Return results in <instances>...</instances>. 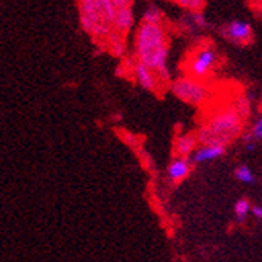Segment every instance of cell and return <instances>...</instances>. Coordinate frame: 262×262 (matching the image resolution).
I'll use <instances>...</instances> for the list:
<instances>
[{
    "label": "cell",
    "instance_id": "cell-7",
    "mask_svg": "<svg viewBox=\"0 0 262 262\" xmlns=\"http://www.w3.org/2000/svg\"><path fill=\"white\" fill-rule=\"evenodd\" d=\"M225 36L234 44H248L253 39V29L248 22L235 19L226 26Z\"/></svg>",
    "mask_w": 262,
    "mask_h": 262
},
{
    "label": "cell",
    "instance_id": "cell-13",
    "mask_svg": "<svg viewBox=\"0 0 262 262\" xmlns=\"http://www.w3.org/2000/svg\"><path fill=\"white\" fill-rule=\"evenodd\" d=\"M250 210H251V204L248 200L242 198L235 203L234 206V213H235V220L239 223H244L247 220V217L250 215Z\"/></svg>",
    "mask_w": 262,
    "mask_h": 262
},
{
    "label": "cell",
    "instance_id": "cell-8",
    "mask_svg": "<svg viewBox=\"0 0 262 262\" xmlns=\"http://www.w3.org/2000/svg\"><path fill=\"white\" fill-rule=\"evenodd\" d=\"M134 76H135V80L137 83L146 91H152L156 93L160 86V82L162 79L159 77V74L156 73V71H152L151 68L141 64L138 61H135L134 64Z\"/></svg>",
    "mask_w": 262,
    "mask_h": 262
},
{
    "label": "cell",
    "instance_id": "cell-16",
    "mask_svg": "<svg viewBox=\"0 0 262 262\" xmlns=\"http://www.w3.org/2000/svg\"><path fill=\"white\" fill-rule=\"evenodd\" d=\"M234 174H235V179L241 181L242 184H251V182H254V174H253V171L248 168L247 165H239V166H237Z\"/></svg>",
    "mask_w": 262,
    "mask_h": 262
},
{
    "label": "cell",
    "instance_id": "cell-2",
    "mask_svg": "<svg viewBox=\"0 0 262 262\" xmlns=\"http://www.w3.org/2000/svg\"><path fill=\"white\" fill-rule=\"evenodd\" d=\"M242 129L244 118L234 105H225L212 112L195 135L198 138V145H220L226 148L228 143L242 134Z\"/></svg>",
    "mask_w": 262,
    "mask_h": 262
},
{
    "label": "cell",
    "instance_id": "cell-4",
    "mask_svg": "<svg viewBox=\"0 0 262 262\" xmlns=\"http://www.w3.org/2000/svg\"><path fill=\"white\" fill-rule=\"evenodd\" d=\"M170 90L178 99L193 107H204L210 101V88L207 82H201L188 76H181L173 80Z\"/></svg>",
    "mask_w": 262,
    "mask_h": 262
},
{
    "label": "cell",
    "instance_id": "cell-15",
    "mask_svg": "<svg viewBox=\"0 0 262 262\" xmlns=\"http://www.w3.org/2000/svg\"><path fill=\"white\" fill-rule=\"evenodd\" d=\"M143 22L148 24H163V14L160 11V8H157L156 5H151L146 8L145 14H143Z\"/></svg>",
    "mask_w": 262,
    "mask_h": 262
},
{
    "label": "cell",
    "instance_id": "cell-6",
    "mask_svg": "<svg viewBox=\"0 0 262 262\" xmlns=\"http://www.w3.org/2000/svg\"><path fill=\"white\" fill-rule=\"evenodd\" d=\"M113 4H115V16H113L112 27L118 33L124 35L134 26L132 8L129 5V0H113Z\"/></svg>",
    "mask_w": 262,
    "mask_h": 262
},
{
    "label": "cell",
    "instance_id": "cell-3",
    "mask_svg": "<svg viewBox=\"0 0 262 262\" xmlns=\"http://www.w3.org/2000/svg\"><path fill=\"white\" fill-rule=\"evenodd\" d=\"M217 63H219V54L215 51V47L209 42H200L196 47L190 51V54L184 61L185 76L206 82L213 74Z\"/></svg>",
    "mask_w": 262,
    "mask_h": 262
},
{
    "label": "cell",
    "instance_id": "cell-14",
    "mask_svg": "<svg viewBox=\"0 0 262 262\" xmlns=\"http://www.w3.org/2000/svg\"><path fill=\"white\" fill-rule=\"evenodd\" d=\"M170 2L179 5L181 8H184L187 11H192V13H201L206 5V0H170Z\"/></svg>",
    "mask_w": 262,
    "mask_h": 262
},
{
    "label": "cell",
    "instance_id": "cell-17",
    "mask_svg": "<svg viewBox=\"0 0 262 262\" xmlns=\"http://www.w3.org/2000/svg\"><path fill=\"white\" fill-rule=\"evenodd\" d=\"M250 134H251V137H253L254 141L262 140V116H259L257 120L253 123V127H251Z\"/></svg>",
    "mask_w": 262,
    "mask_h": 262
},
{
    "label": "cell",
    "instance_id": "cell-12",
    "mask_svg": "<svg viewBox=\"0 0 262 262\" xmlns=\"http://www.w3.org/2000/svg\"><path fill=\"white\" fill-rule=\"evenodd\" d=\"M93 4L96 5L98 11L101 13L104 20L112 27L113 16H115V4H113V0H93Z\"/></svg>",
    "mask_w": 262,
    "mask_h": 262
},
{
    "label": "cell",
    "instance_id": "cell-9",
    "mask_svg": "<svg viewBox=\"0 0 262 262\" xmlns=\"http://www.w3.org/2000/svg\"><path fill=\"white\" fill-rule=\"evenodd\" d=\"M190 171H192V162H190V159L174 157L168 165V168H166V176H168L170 182L179 184L188 178Z\"/></svg>",
    "mask_w": 262,
    "mask_h": 262
},
{
    "label": "cell",
    "instance_id": "cell-11",
    "mask_svg": "<svg viewBox=\"0 0 262 262\" xmlns=\"http://www.w3.org/2000/svg\"><path fill=\"white\" fill-rule=\"evenodd\" d=\"M225 146L220 145H198L195 152L192 154V162L193 163H204L215 160L225 154Z\"/></svg>",
    "mask_w": 262,
    "mask_h": 262
},
{
    "label": "cell",
    "instance_id": "cell-1",
    "mask_svg": "<svg viewBox=\"0 0 262 262\" xmlns=\"http://www.w3.org/2000/svg\"><path fill=\"white\" fill-rule=\"evenodd\" d=\"M135 55L137 61L151 68L160 79H168V54L170 38L163 24L141 22L135 30Z\"/></svg>",
    "mask_w": 262,
    "mask_h": 262
},
{
    "label": "cell",
    "instance_id": "cell-5",
    "mask_svg": "<svg viewBox=\"0 0 262 262\" xmlns=\"http://www.w3.org/2000/svg\"><path fill=\"white\" fill-rule=\"evenodd\" d=\"M77 2L83 29L94 36H107L110 32V26L104 20L96 5L93 4V0H77Z\"/></svg>",
    "mask_w": 262,
    "mask_h": 262
},
{
    "label": "cell",
    "instance_id": "cell-10",
    "mask_svg": "<svg viewBox=\"0 0 262 262\" xmlns=\"http://www.w3.org/2000/svg\"><path fill=\"white\" fill-rule=\"evenodd\" d=\"M198 148V138L195 134H181L174 138V157L190 159Z\"/></svg>",
    "mask_w": 262,
    "mask_h": 262
},
{
    "label": "cell",
    "instance_id": "cell-18",
    "mask_svg": "<svg viewBox=\"0 0 262 262\" xmlns=\"http://www.w3.org/2000/svg\"><path fill=\"white\" fill-rule=\"evenodd\" d=\"M250 213H251V215H253L254 219L262 220V206H251Z\"/></svg>",
    "mask_w": 262,
    "mask_h": 262
},
{
    "label": "cell",
    "instance_id": "cell-19",
    "mask_svg": "<svg viewBox=\"0 0 262 262\" xmlns=\"http://www.w3.org/2000/svg\"><path fill=\"white\" fill-rule=\"evenodd\" d=\"M254 146H256V141H250V143H247V149H248V151H253V149H254Z\"/></svg>",
    "mask_w": 262,
    "mask_h": 262
}]
</instances>
